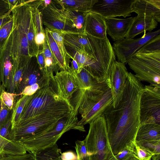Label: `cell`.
I'll return each instance as SVG.
<instances>
[{"label":"cell","instance_id":"obj_1","mask_svg":"<svg viewBox=\"0 0 160 160\" xmlns=\"http://www.w3.org/2000/svg\"><path fill=\"white\" fill-rule=\"evenodd\" d=\"M143 86L131 72L126 81L121 99L113 108L111 103L102 114L106 121L108 141L115 155L135 142L140 126L139 103Z\"/></svg>","mask_w":160,"mask_h":160},{"label":"cell","instance_id":"obj_2","mask_svg":"<svg viewBox=\"0 0 160 160\" xmlns=\"http://www.w3.org/2000/svg\"><path fill=\"white\" fill-rule=\"evenodd\" d=\"M32 1L22 0L11 12V52L13 63H26L38 52L35 40Z\"/></svg>","mask_w":160,"mask_h":160},{"label":"cell","instance_id":"obj_3","mask_svg":"<svg viewBox=\"0 0 160 160\" xmlns=\"http://www.w3.org/2000/svg\"><path fill=\"white\" fill-rule=\"evenodd\" d=\"M112 101L110 82L105 81L83 91H77L70 103L75 112L81 115L78 125L84 127L102 115Z\"/></svg>","mask_w":160,"mask_h":160},{"label":"cell","instance_id":"obj_4","mask_svg":"<svg viewBox=\"0 0 160 160\" xmlns=\"http://www.w3.org/2000/svg\"><path fill=\"white\" fill-rule=\"evenodd\" d=\"M85 34L89 40L93 54L83 68L98 82H110L111 71L116 61L108 39H99Z\"/></svg>","mask_w":160,"mask_h":160},{"label":"cell","instance_id":"obj_5","mask_svg":"<svg viewBox=\"0 0 160 160\" xmlns=\"http://www.w3.org/2000/svg\"><path fill=\"white\" fill-rule=\"evenodd\" d=\"M74 111V110L69 115L60 120L54 126L24 140L21 144L27 151L33 154L57 143L63 134L71 130L85 132L84 127L78 125V113Z\"/></svg>","mask_w":160,"mask_h":160},{"label":"cell","instance_id":"obj_6","mask_svg":"<svg viewBox=\"0 0 160 160\" xmlns=\"http://www.w3.org/2000/svg\"><path fill=\"white\" fill-rule=\"evenodd\" d=\"M71 112L70 109L62 110L25 121L16 125L12 130L11 140L21 144L24 140L54 126L60 120Z\"/></svg>","mask_w":160,"mask_h":160},{"label":"cell","instance_id":"obj_7","mask_svg":"<svg viewBox=\"0 0 160 160\" xmlns=\"http://www.w3.org/2000/svg\"><path fill=\"white\" fill-rule=\"evenodd\" d=\"M89 160H111L115 157L109 144L105 120L102 115L89 124L84 140Z\"/></svg>","mask_w":160,"mask_h":160},{"label":"cell","instance_id":"obj_8","mask_svg":"<svg viewBox=\"0 0 160 160\" xmlns=\"http://www.w3.org/2000/svg\"><path fill=\"white\" fill-rule=\"evenodd\" d=\"M127 63L138 80L160 88V52L148 54L136 53Z\"/></svg>","mask_w":160,"mask_h":160},{"label":"cell","instance_id":"obj_9","mask_svg":"<svg viewBox=\"0 0 160 160\" xmlns=\"http://www.w3.org/2000/svg\"><path fill=\"white\" fill-rule=\"evenodd\" d=\"M140 125L160 124V88L151 85L143 86L139 103Z\"/></svg>","mask_w":160,"mask_h":160},{"label":"cell","instance_id":"obj_10","mask_svg":"<svg viewBox=\"0 0 160 160\" xmlns=\"http://www.w3.org/2000/svg\"><path fill=\"white\" fill-rule=\"evenodd\" d=\"M160 29L154 32H144L141 38L136 39H124L113 44V49L119 62L127 64L128 60L142 46L156 36L160 34Z\"/></svg>","mask_w":160,"mask_h":160},{"label":"cell","instance_id":"obj_11","mask_svg":"<svg viewBox=\"0 0 160 160\" xmlns=\"http://www.w3.org/2000/svg\"><path fill=\"white\" fill-rule=\"evenodd\" d=\"M134 0H98L91 11L99 13L104 18L130 16L131 7Z\"/></svg>","mask_w":160,"mask_h":160},{"label":"cell","instance_id":"obj_12","mask_svg":"<svg viewBox=\"0 0 160 160\" xmlns=\"http://www.w3.org/2000/svg\"><path fill=\"white\" fill-rule=\"evenodd\" d=\"M47 72H43L41 70L36 56L31 57L24 66L21 81L16 95H19L26 86L37 83L42 85Z\"/></svg>","mask_w":160,"mask_h":160},{"label":"cell","instance_id":"obj_13","mask_svg":"<svg viewBox=\"0 0 160 160\" xmlns=\"http://www.w3.org/2000/svg\"><path fill=\"white\" fill-rule=\"evenodd\" d=\"M129 72L125 64L116 61L111 73L110 84L112 97V105L115 107L121 99Z\"/></svg>","mask_w":160,"mask_h":160},{"label":"cell","instance_id":"obj_14","mask_svg":"<svg viewBox=\"0 0 160 160\" xmlns=\"http://www.w3.org/2000/svg\"><path fill=\"white\" fill-rule=\"evenodd\" d=\"M54 77L62 96L70 102L73 95L81 89L76 73L70 66L67 70L56 73Z\"/></svg>","mask_w":160,"mask_h":160},{"label":"cell","instance_id":"obj_15","mask_svg":"<svg viewBox=\"0 0 160 160\" xmlns=\"http://www.w3.org/2000/svg\"><path fill=\"white\" fill-rule=\"evenodd\" d=\"M11 35L10 34L0 48V86L2 91L7 88L12 74L13 60L11 55Z\"/></svg>","mask_w":160,"mask_h":160},{"label":"cell","instance_id":"obj_16","mask_svg":"<svg viewBox=\"0 0 160 160\" xmlns=\"http://www.w3.org/2000/svg\"><path fill=\"white\" fill-rule=\"evenodd\" d=\"M83 33L99 39L107 38L105 18L91 10L86 12Z\"/></svg>","mask_w":160,"mask_h":160},{"label":"cell","instance_id":"obj_17","mask_svg":"<svg viewBox=\"0 0 160 160\" xmlns=\"http://www.w3.org/2000/svg\"><path fill=\"white\" fill-rule=\"evenodd\" d=\"M40 11L42 22L45 28L49 30L58 29L68 31L65 19L60 9L57 7L53 0Z\"/></svg>","mask_w":160,"mask_h":160},{"label":"cell","instance_id":"obj_18","mask_svg":"<svg viewBox=\"0 0 160 160\" xmlns=\"http://www.w3.org/2000/svg\"><path fill=\"white\" fill-rule=\"evenodd\" d=\"M135 18V17L125 19L105 18L106 33L114 41L124 39Z\"/></svg>","mask_w":160,"mask_h":160},{"label":"cell","instance_id":"obj_19","mask_svg":"<svg viewBox=\"0 0 160 160\" xmlns=\"http://www.w3.org/2000/svg\"><path fill=\"white\" fill-rule=\"evenodd\" d=\"M64 42L66 49H80L86 52L91 57L92 56L93 52L92 46L86 35L83 33L66 31Z\"/></svg>","mask_w":160,"mask_h":160},{"label":"cell","instance_id":"obj_20","mask_svg":"<svg viewBox=\"0 0 160 160\" xmlns=\"http://www.w3.org/2000/svg\"><path fill=\"white\" fill-rule=\"evenodd\" d=\"M131 9L138 15L152 17L157 22H160V0H134Z\"/></svg>","mask_w":160,"mask_h":160},{"label":"cell","instance_id":"obj_21","mask_svg":"<svg viewBox=\"0 0 160 160\" xmlns=\"http://www.w3.org/2000/svg\"><path fill=\"white\" fill-rule=\"evenodd\" d=\"M158 25L153 18L144 15H138L132 23L125 38L133 39L136 36L146 31L151 32Z\"/></svg>","mask_w":160,"mask_h":160},{"label":"cell","instance_id":"obj_22","mask_svg":"<svg viewBox=\"0 0 160 160\" xmlns=\"http://www.w3.org/2000/svg\"><path fill=\"white\" fill-rule=\"evenodd\" d=\"M33 14V23L35 33V40L38 52L43 50L46 38L44 29L42 22V13L38 8V0L31 2Z\"/></svg>","mask_w":160,"mask_h":160},{"label":"cell","instance_id":"obj_23","mask_svg":"<svg viewBox=\"0 0 160 160\" xmlns=\"http://www.w3.org/2000/svg\"><path fill=\"white\" fill-rule=\"evenodd\" d=\"M65 19L68 32L83 33L86 13H82L60 9Z\"/></svg>","mask_w":160,"mask_h":160},{"label":"cell","instance_id":"obj_24","mask_svg":"<svg viewBox=\"0 0 160 160\" xmlns=\"http://www.w3.org/2000/svg\"><path fill=\"white\" fill-rule=\"evenodd\" d=\"M160 141V124L147 123L140 125L135 142Z\"/></svg>","mask_w":160,"mask_h":160},{"label":"cell","instance_id":"obj_25","mask_svg":"<svg viewBox=\"0 0 160 160\" xmlns=\"http://www.w3.org/2000/svg\"><path fill=\"white\" fill-rule=\"evenodd\" d=\"M61 9L82 13L91 11L98 0H56Z\"/></svg>","mask_w":160,"mask_h":160},{"label":"cell","instance_id":"obj_26","mask_svg":"<svg viewBox=\"0 0 160 160\" xmlns=\"http://www.w3.org/2000/svg\"><path fill=\"white\" fill-rule=\"evenodd\" d=\"M46 39L50 49L57 62L61 70H67L68 66L59 48L48 30L44 29Z\"/></svg>","mask_w":160,"mask_h":160},{"label":"cell","instance_id":"obj_27","mask_svg":"<svg viewBox=\"0 0 160 160\" xmlns=\"http://www.w3.org/2000/svg\"><path fill=\"white\" fill-rule=\"evenodd\" d=\"M61 150L57 143L40 150L33 155L35 160H61Z\"/></svg>","mask_w":160,"mask_h":160},{"label":"cell","instance_id":"obj_28","mask_svg":"<svg viewBox=\"0 0 160 160\" xmlns=\"http://www.w3.org/2000/svg\"><path fill=\"white\" fill-rule=\"evenodd\" d=\"M43 51L45 58L46 71L48 72L56 73L61 71L57 62L50 49L46 39L44 44Z\"/></svg>","mask_w":160,"mask_h":160},{"label":"cell","instance_id":"obj_29","mask_svg":"<svg viewBox=\"0 0 160 160\" xmlns=\"http://www.w3.org/2000/svg\"><path fill=\"white\" fill-rule=\"evenodd\" d=\"M48 30L58 45L68 68L70 66L69 61L64 42V38L66 31L58 29Z\"/></svg>","mask_w":160,"mask_h":160},{"label":"cell","instance_id":"obj_30","mask_svg":"<svg viewBox=\"0 0 160 160\" xmlns=\"http://www.w3.org/2000/svg\"><path fill=\"white\" fill-rule=\"evenodd\" d=\"M76 75L81 87V89L78 91H82L90 88L98 82L84 68Z\"/></svg>","mask_w":160,"mask_h":160},{"label":"cell","instance_id":"obj_31","mask_svg":"<svg viewBox=\"0 0 160 160\" xmlns=\"http://www.w3.org/2000/svg\"><path fill=\"white\" fill-rule=\"evenodd\" d=\"M31 96L22 95L17 101L12 109L11 122L12 130L16 125L25 104Z\"/></svg>","mask_w":160,"mask_h":160},{"label":"cell","instance_id":"obj_32","mask_svg":"<svg viewBox=\"0 0 160 160\" xmlns=\"http://www.w3.org/2000/svg\"><path fill=\"white\" fill-rule=\"evenodd\" d=\"M158 52H160V34L148 41L136 53L148 54Z\"/></svg>","mask_w":160,"mask_h":160},{"label":"cell","instance_id":"obj_33","mask_svg":"<svg viewBox=\"0 0 160 160\" xmlns=\"http://www.w3.org/2000/svg\"><path fill=\"white\" fill-rule=\"evenodd\" d=\"M134 143L127 145L125 148L115 155L116 159L118 160H128L133 156L137 158Z\"/></svg>","mask_w":160,"mask_h":160},{"label":"cell","instance_id":"obj_34","mask_svg":"<svg viewBox=\"0 0 160 160\" xmlns=\"http://www.w3.org/2000/svg\"><path fill=\"white\" fill-rule=\"evenodd\" d=\"M13 25L12 18L0 27V48H1L11 32Z\"/></svg>","mask_w":160,"mask_h":160},{"label":"cell","instance_id":"obj_35","mask_svg":"<svg viewBox=\"0 0 160 160\" xmlns=\"http://www.w3.org/2000/svg\"><path fill=\"white\" fill-rule=\"evenodd\" d=\"M135 142L137 145L146 149L153 155L160 154V141H147Z\"/></svg>","mask_w":160,"mask_h":160},{"label":"cell","instance_id":"obj_36","mask_svg":"<svg viewBox=\"0 0 160 160\" xmlns=\"http://www.w3.org/2000/svg\"><path fill=\"white\" fill-rule=\"evenodd\" d=\"M78 160H89L87 149L84 140H77L75 147Z\"/></svg>","mask_w":160,"mask_h":160},{"label":"cell","instance_id":"obj_37","mask_svg":"<svg viewBox=\"0 0 160 160\" xmlns=\"http://www.w3.org/2000/svg\"><path fill=\"white\" fill-rule=\"evenodd\" d=\"M12 112V109L11 110L6 122L0 128V136L9 141H12L11 139V133Z\"/></svg>","mask_w":160,"mask_h":160},{"label":"cell","instance_id":"obj_38","mask_svg":"<svg viewBox=\"0 0 160 160\" xmlns=\"http://www.w3.org/2000/svg\"><path fill=\"white\" fill-rule=\"evenodd\" d=\"M0 160H35L33 154L28 153L19 155H3Z\"/></svg>","mask_w":160,"mask_h":160},{"label":"cell","instance_id":"obj_39","mask_svg":"<svg viewBox=\"0 0 160 160\" xmlns=\"http://www.w3.org/2000/svg\"><path fill=\"white\" fill-rule=\"evenodd\" d=\"M16 94L7 92L2 90L0 94V97L4 104L10 110L13 108V104Z\"/></svg>","mask_w":160,"mask_h":160},{"label":"cell","instance_id":"obj_40","mask_svg":"<svg viewBox=\"0 0 160 160\" xmlns=\"http://www.w3.org/2000/svg\"><path fill=\"white\" fill-rule=\"evenodd\" d=\"M135 148L139 160H150L153 155L146 149L134 143Z\"/></svg>","mask_w":160,"mask_h":160},{"label":"cell","instance_id":"obj_41","mask_svg":"<svg viewBox=\"0 0 160 160\" xmlns=\"http://www.w3.org/2000/svg\"><path fill=\"white\" fill-rule=\"evenodd\" d=\"M12 110H10L4 104L0 97V128L7 121Z\"/></svg>","mask_w":160,"mask_h":160},{"label":"cell","instance_id":"obj_42","mask_svg":"<svg viewBox=\"0 0 160 160\" xmlns=\"http://www.w3.org/2000/svg\"><path fill=\"white\" fill-rule=\"evenodd\" d=\"M43 84L41 85L37 83L31 86H26L23 89L19 95H21L22 96V95L31 96L35 93L42 87Z\"/></svg>","mask_w":160,"mask_h":160},{"label":"cell","instance_id":"obj_43","mask_svg":"<svg viewBox=\"0 0 160 160\" xmlns=\"http://www.w3.org/2000/svg\"><path fill=\"white\" fill-rule=\"evenodd\" d=\"M36 57L41 70L43 72H47L45 69V58L43 50L39 51Z\"/></svg>","mask_w":160,"mask_h":160},{"label":"cell","instance_id":"obj_44","mask_svg":"<svg viewBox=\"0 0 160 160\" xmlns=\"http://www.w3.org/2000/svg\"><path fill=\"white\" fill-rule=\"evenodd\" d=\"M61 160H77V155L73 151H68L61 153Z\"/></svg>","mask_w":160,"mask_h":160},{"label":"cell","instance_id":"obj_45","mask_svg":"<svg viewBox=\"0 0 160 160\" xmlns=\"http://www.w3.org/2000/svg\"><path fill=\"white\" fill-rule=\"evenodd\" d=\"M11 9L7 0H0V16L6 14Z\"/></svg>","mask_w":160,"mask_h":160},{"label":"cell","instance_id":"obj_46","mask_svg":"<svg viewBox=\"0 0 160 160\" xmlns=\"http://www.w3.org/2000/svg\"><path fill=\"white\" fill-rule=\"evenodd\" d=\"M12 9L10 10L6 14L0 16V27L12 18V16L11 12Z\"/></svg>","mask_w":160,"mask_h":160},{"label":"cell","instance_id":"obj_47","mask_svg":"<svg viewBox=\"0 0 160 160\" xmlns=\"http://www.w3.org/2000/svg\"><path fill=\"white\" fill-rule=\"evenodd\" d=\"M9 141L0 136V154L1 155L5 147Z\"/></svg>","mask_w":160,"mask_h":160},{"label":"cell","instance_id":"obj_48","mask_svg":"<svg viewBox=\"0 0 160 160\" xmlns=\"http://www.w3.org/2000/svg\"><path fill=\"white\" fill-rule=\"evenodd\" d=\"M152 158V160H160V154L153 155Z\"/></svg>","mask_w":160,"mask_h":160},{"label":"cell","instance_id":"obj_49","mask_svg":"<svg viewBox=\"0 0 160 160\" xmlns=\"http://www.w3.org/2000/svg\"><path fill=\"white\" fill-rule=\"evenodd\" d=\"M128 160H139L138 158L135 157H132L130 158Z\"/></svg>","mask_w":160,"mask_h":160},{"label":"cell","instance_id":"obj_50","mask_svg":"<svg viewBox=\"0 0 160 160\" xmlns=\"http://www.w3.org/2000/svg\"><path fill=\"white\" fill-rule=\"evenodd\" d=\"M2 91V88L0 86V94Z\"/></svg>","mask_w":160,"mask_h":160},{"label":"cell","instance_id":"obj_51","mask_svg":"<svg viewBox=\"0 0 160 160\" xmlns=\"http://www.w3.org/2000/svg\"></svg>","mask_w":160,"mask_h":160},{"label":"cell","instance_id":"obj_52","mask_svg":"<svg viewBox=\"0 0 160 160\" xmlns=\"http://www.w3.org/2000/svg\"></svg>","mask_w":160,"mask_h":160}]
</instances>
